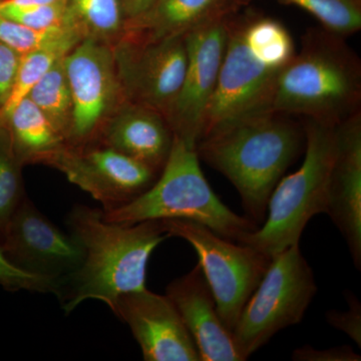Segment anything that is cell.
I'll return each instance as SVG.
<instances>
[{
  "mask_svg": "<svg viewBox=\"0 0 361 361\" xmlns=\"http://www.w3.org/2000/svg\"><path fill=\"white\" fill-rule=\"evenodd\" d=\"M75 45L61 44L49 49L30 52L21 56L20 68L16 75L11 96L0 109V123L6 122L7 116L20 101L28 96L32 87L44 77L45 73L65 56Z\"/></svg>",
  "mask_w": 361,
  "mask_h": 361,
  "instance_id": "24",
  "label": "cell"
},
{
  "mask_svg": "<svg viewBox=\"0 0 361 361\" xmlns=\"http://www.w3.org/2000/svg\"><path fill=\"white\" fill-rule=\"evenodd\" d=\"M113 49L126 101L158 111L167 120L186 71L184 35L144 39L123 33Z\"/></svg>",
  "mask_w": 361,
  "mask_h": 361,
  "instance_id": "9",
  "label": "cell"
},
{
  "mask_svg": "<svg viewBox=\"0 0 361 361\" xmlns=\"http://www.w3.org/2000/svg\"><path fill=\"white\" fill-rule=\"evenodd\" d=\"M66 225L82 246L84 258L56 289L66 314L89 299L101 301L113 311L121 296L146 289L149 257L170 238L161 220L111 222L103 210L85 205L73 207Z\"/></svg>",
  "mask_w": 361,
  "mask_h": 361,
  "instance_id": "1",
  "label": "cell"
},
{
  "mask_svg": "<svg viewBox=\"0 0 361 361\" xmlns=\"http://www.w3.org/2000/svg\"><path fill=\"white\" fill-rule=\"evenodd\" d=\"M361 65L355 51L325 30H311L278 78L270 111L336 127L360 111Z\"/></svg>",
  "mask_w": 361,
  "mask_h": 361,
  "instance_id": "4",
  "label": "cell"
},
{
  "mask_svg": "<svg viewBox=\"0 0 361 361\" xmlns=\"http://www.w3.org/2000/svg\"><path fill=\"white\" fill-rule=\"evenodd\" d=\"M198 348L201 361H244L234 337L221 319L215 297L197 264L166 288Z\"/></svg>",
  "mask_w": 361,
  "mask_h": 361,
  "instance_id": "16",
  "label": "cell"
},
{
  "mask_svg": "<svg viewBox=\"0 0 361 361\" xmlns=\"http://www.w3.org/2000/svg\"><path fill=\"white\" fill-rule=\"evenodd\" d=\"M345 240L356 269L361 268V114L336 127L326 213Z\"/></svg>",
  "mask_w": 361,
  "mask_h": 361,
  "instance_id": "15",
  "label": "cell"
},
{
  "mask_svg": "<svg viewBox=\"0 0 361 361\" xmlns=\"http://www.w3.org/2000/svg\"><path fill=\"white\" fill-rule=\"evenodd\" d=\"M126 20H134L152 8L157 0H121Z\"/></svg>",
  "mask_w": 361,
  "mask_h": 361,
  "instance_id": "31",
  "label": "cell"
},
{
  "mask_svg": "<svg viewBox=\"0 0 361 361\" xmlns=\"http://www.w3.org/2000/svg\"><path fill=\"white\" fill-rule=\"evenodd\" d=\"M0 16L35 30H78L68 7V0L25 8H4L0 11Z\"/></svg>",
  "mask_w": 361,
  "mask_h": 361,
  "instance_id": "26",
  "label": "cell"
},
{
  "mask_svg": "<svg viewBox=\"0 0 361 361\" xmlns=\"http://www.w3.org/2000/svg\"><path fill=\"white\" fill-rule=\"evenodd\" d=\"M161 221L169 237H178L193 247L198 264L215 297L221 319L233 332L272 257L254 247L220 236L200 223L182 219Z\"/></svg>",
  "mask_w": 361,
  "mask_h": 361,
  "instance_id": "8",
  "label": "cell"
},
{
  "mask_svg": "<svg viewBox=\"0 0 361 361\" xmlns=\"http://www.w3.org/2000/svg\"><path fill=\"white\" fill-rule=\"evenodd\" d=\"M102 144L161 173L174 134L158 111L126 101L104 123Z\"/></svg>",
  "mask_w": 361,
  "mask_h": 361,
  "instance_id": "17",
  "label": "cell"
},
{
  "mask_svg": "<svg viewBox=\"0 0 361 361\" xmlns=\"http://www.w3.org/2000/svg\"><path fill=\"white\" fill-rule=\"evenodd\" d=\"M295 54L290 32L279 20L253 13L231 14L224 58L201 137L223 123L270 111L278 78Z\"/></svg>",
  "mask_w": 361,
  "mask_h": 361,
  "instance_id": "3",
  "label": "cell"
},
{
  "mask_svg": "<svg viewBox=\"0 0 361 361\" xmlns=\"http://www.w3.org/2000/svg\"><path fill=\"white\" fill-rule=\"evenodd\" d=\"M0 245L21 270L58 283L73 274L84 258L78 240L59 230L25 197L9 221Z\"/></svg>",
  "mask_w": 361,
  "mask_h": 361,
  "instance_id": "13",
  "label": "cell"
},
{
  "mask_svg": "<svg viewBox=\"0 0 361 361\" xmlns=\"http://www.w3.org/2000/svg\"><path fill=\"white\" fill-rule=\"evenodd\" d=\"M73 20L84 37L110 42L125 33V13L121 0H68Z\"/></svg>",
  "mask_w": 361,
  "mask_h": 361,
  "instance_id": "21",
  "label": "cell"
},
{
  "mask_svg": "<svg viewBox=\"0 0 361 361\" xmlns=\"http://www.w3.org/2000/svg\"><path fill=\"white\" fill-rule=\"evenodd\" d=\"M237 0H157L149 11L128 21L125 33L144 39L179 37L237 13Z\"/></svg>",
  "mask_w": 361,
  "mask_h": 361,
  "instance_id": "18",
  "label": "cell"
},
{
  "mask_svg": "<svg viewBox=\"0 0 361 361\" xmlns=\"http://www.w3.org/2000/svg\"><path fill=\"white\" fill-rule=\"evenodd\" d=\"M317 291L314 273L299 244L272 256L232 332L243 360L278 332L302 322Z\"/></svg>",
  "mask_w": 361,
  "mask_h": 361,
  "instance_id": "7",
  "label": "cell"
},
{
  "mask_svg": "<svg viewBox=\"0 0 361 361\" xmlns=\"http://www.w3.org/2000/svg\"><path fill=\"white\" fill-rule=\"evenodd\" d=\"M303 128L302 165L278 182L261 227L239 240V243L254 247L270 257L300 244L308 222L314 216L326 213L330 172L336 154V127L305 118Z\"/></svg>",
  "mask_w": 361,
  "mask_h": 361,
  "instance_id": "6",
  "label": "cell"
},
{
  "mask_svg": "<svg viewBox=\"0 0 361 361\" xmlns=\"http://www.w3.org/2000/svg\"><path fill=\"white\" fill-rule=\"evenodd\" d=\"M58 281L21 270L13 264L0 245V286L9 291L56 294Z\"/></svg>",
  "mask_w": 361,
  "mask_h": 361,
  "instance_id": "27",
  "label": "cell"
},
{
  "mask_svg": "<svg viewBox=\"0 0 361 361\" xmlns=\"http://www.w3.org/2000/svg\"><path fill=\"white\" fill-rule=\"evenodd\" d=\"M39 164L59 170L73 185L114 210L130 203L157 180L156 172L141 161L104 146L65 145L44 157Z\"/></svg>",
  "mask_w": 361,
  "mask_h": 361,
  "instance_id": "11",
  "label": "cell"
},
{
  "mask_svg": "<svg viewBox=\"0 0 361 361\" xmlns=\"http://www.w3.org/2000/svg\"><path fill=\"white\" fill-rule=\"evenodd\" d=\"M308 11L327 32L349 37L361 28L360 0H278Z\"/></svg>",
  "mask_w": 361,
  "mask_h": 361,
  "instance_id": "25",
  "label": "cell"
},
{
  "mask_svg": "<svg viewBox=\"0 0 361 361\" xmlns=\"http://www.w3.org/2000/svg\"><path fill=\"white\" fill-rule=\"evenodd\" d=\"M21 56L20 54L0 42V109L11 96Z\"/></svg>",
  "mask_w": 361,
  "mask_h": 361,
  "instance_id": "29",
  "label": "cell"
},
{
  "mask_svg": "<svg viewBox=\"0 0 361 361\" xmlns=\"http://www.w3.org/2000/svg\"><path fill=\"white\" fill-rule=\"evenodd\" d=\"M111 222L134 223L149 220L193 221L220 236L239 242L258 225L233 212L220 200L202 172L196 146L174 135L172 149L161 174L135 200L104 211Z\"/></svg>",
  "mask_w": 361,
  "mask_h": 361,
  "instance_id": "5",
  "label": "cell"
},
{
  "mask_svg": "<svg viewBox=\"0 0 361 361\" xmlns=\"http://www.w3.org/2000/svg\"><path fill=\"white\" fill-rule=\"evenodd\" d=\"M275 111H262L223 123L197 142L199 159L224 175L238 191L256 224L287 169L305 148L303 126Z\"/></svg>",
  "mask_w": 361,
  "mask_h": 361,
  "instance_id": "2",
  "label": "cell"
},
{
  "mask_svg": "<svg viewBox=\"0 0 361 361\" xmlns=\"http://www.w3.org/2000/svg\"><path fill=\"white\" fill-rule=\"evenodd\" d=\"M82 39L77 28L35 30L0 16V42L21 56L56 45H77Z\"/></svg>",
  "mask_w": 361,
  "mask_h": 361,
  "instance_id": "23",
  "label": "cell"
},
{
  "mask_svg": "<svg viewBox=\"0 0 361 361\" xmlns=\"http://www.w3.org/2000/svg\"><path fill=\"white\" fill-rule=\"evenodd\" d=\"M71 96L73 121L68 144L84 146L126 99L110 42L84 37L63 58Z\"/></svg>",
  "mask_w": 361,
  "mask_h": 361,
  "instance_id": "10",
  "label": "cell"
},
{
  "mask_svg": "<svg viewBox=\"0 0 361 361\" xmlns=\"http://www.w3.org/2000/svg\"><path fill=\"white\" fill-rule=\"evenodd\" d=\"M229 16L198 26L184 35L186 71L167 122L176 137L195 146L200 140L206 111L219 78Z\"/></svg>",
  "mask_w": 361,
  "mask_h": 361,
  "instance_id": "12",
  "label": "cell"
},
{
  "mask_svg": "<svg viewBox=\"0 0 361 361\" xmlns=\"http://www.w3.org/2000/svg\"><path fill=\"white\" fill-rule=\"evenodd\" d=\"M114 314L130 327L146 361H201L198 348L167 295L148 289L116 301Z\"/></svg>",
  "mask_w": 361,
  "mask_h": 361,
  "instance_id": "14",
  "label": "cell"
},
{
  "mask_svg": "<svg viewBox=\"0 0 361 361\" xmlns=\"http://www.w3.org/2000/svg\"><path fill=\"white\" fill-rule=\"evenodd\" d=\"M294 361H360L361 356L348 345L316 349L310 345L296 348L292 353Z\"/></svg>",
  "mask_w": 361,
  "mask_h": 361,
  "instance_id": "30",
  "label": "cell"
},
{
  "mask_svg": "<svg viewBox=\"0 0 361 361\" xmlns=\"http://www.w3.org/2000/svg\"><path fill=\"white\" fill-rule=\"evenodd\" d=\"M237 1H238L240 6H244V4H247V2L250 1V0H237Z\"/></svg>",
  "mask_w": 361,
  "mask_h": 361,
  "instance_id": "32",
  "label": "cell"
},
{
  "mask_svg": "<svg viewBox=\"0 0 361 361\" xmlns=\"http://www.w3.org/2000/svg\"><path fill=\"white\" fill-rule=\"evenodd\" d=\"M23 165L8 129L0 123V243L13 213L25 198L20 174Z\"/></svg>",
  "mask_w": 361,
  "mask_h": 361,
  "instance_id": "22",
  "label": "cell"
},
{
  "mask_svg": "<svg viewBox=\"0 0 361 361\" xmlns=\"http://www.w3.org/2000/svg\"><path fill=\"white\" fill-rule=\"evenodd\" d=\"M63 58L56 61L45 73L27 97L39 106L68 144L73 104Z\"/></svg>",
  "mask_w": 361,
  "mask_h": 361,
  "instance_id": "20",
  "label": "cell"
},
{
  "mask_svg": "<svg viewBox=\"0 0 361 361\" xmlns=\"http://www.w3.org/2000/svg\"><path fill=\"white\" fill-rule=\"evenodd\" d=\"M348 308L345 311L330 310L326 313L327 322L334 329L343 332L361 348V304L355 294L345 292Z\"/></svg>",
  "mask_w": 361,
  "mask_h": 361,
  "instance_id": "28",
  "label": "cell"
},
{
  "mask_svg": "<svg viewBox=\"0 0 361 361\" xmlns=\"http://www.w3.org/2000/svg\"><path fill=\"white\" fill-rule=\"evenodd\" d=\"M4 123L23 165L39 164L44 157L66 145L65 137L28 97L18 104Z\"/></svg>",
  "mask_w": 361,
  "mask_h": 361,
  "instance_id": "19",
  "label": "cell"
}]
</instances>
